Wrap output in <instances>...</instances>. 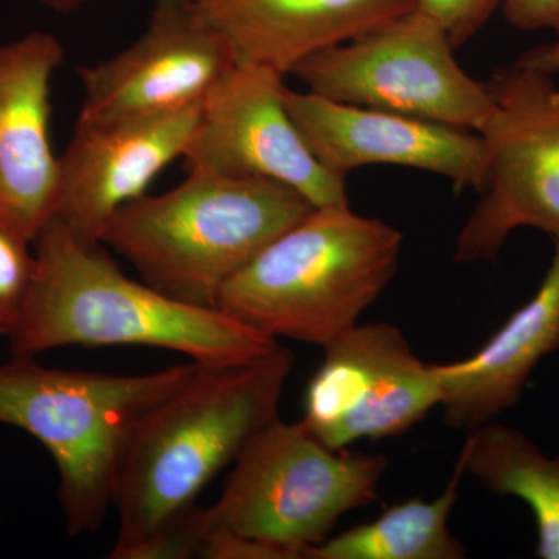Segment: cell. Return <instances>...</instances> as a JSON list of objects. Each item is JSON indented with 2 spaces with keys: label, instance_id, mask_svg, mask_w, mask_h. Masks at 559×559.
<instances>
[{
  "label": "cell",
  "instance_id": "obj_10",
  "mask_svg": "<svg viewBox=\"0 0 559 559\" xmlns=\"http://www.w3.org/2000/svg\"><path fill=\"white\" fill-rule=\"evenodd\" d=\"M285 79L263 66L230 70L202 102L187 171L277 180L316 209L349 205L345 180L316 159L289 116Z\"/></svg>",
  "mask_w": 559,
  "mask_h": 559
},
{
  "label": "cell",
  "instance_id": "obj_25",
  "mask_svg": "<svg viewBox=\"0 0 559 559\" xmlns=\"http://www.w3.org/2000/svg\"><path fill=\"white\" fill-rule=\"evenodd\" d=\"M39 2L58 13L66 14L79 9L86 0H39Z\"/></svg>",
  "mask_w": 559,
  "mask_h": 559
},
{
  "label": "cell",
  "instance_id": "obj_5",
  "mask_svg": "<svg viewBox=\"0 0 559 559\" xmlns=\"http://www.w3.org/2000/svg\"><path fill=\"white\" fill-rule=\"evenodd\" d=\"M198 369L190 360L151 373L114 374L53 369L28 356H11L0 366V423L25 430L50 452L68 535L103 527L132 428Z\"/></svg>",
  "mask_w": 559,
  "mask_h": 559
},
{
  "label": "cell",
  "instance_id": "obj_7",
  "mask_svg": "<svg viewBox=\"0 0 559 559\" xmlns=\"http://www.w3.org/2000/svg\"><path fill=\"white\" fill-rule=\"evenodd\" d=\"M454 50L436 22L414 10L311 55L290 75L330 100L480 132L495 102Z\"/></svg>",
  "mask_w": 559,
  "mask_h": 559
},
{
  "label": "cell",
  "instance_id": "obj_16",
  "mask_svg": "<svg viewBox=\"0 0 559 559\" xmlns=\"http://www.w3.org/2000/svg\"><path fill=\"white\" fill-rule=\"evenodd\" d=\"M559 349V240L539 288L469 358L433 364L440 407L452 429L495 421L520 401L540 360Z\"/></svg>",
  "mask_w": 559,
  "mask_h": 559
},
{
  "label": "cell",
  "instance_id": "obj_23",
  "mask_svg": "<svg viewBox=\"0 0 559 559\" xmlns=\"http://www.w3.org/2000/svg\"><path fill=\"white\" fill-rule=\"evenodd\" d=\"M502 11L518 31H550L559 36V0H503Z\"/></svg>",
  "mask_w": 559,
  "mask_h": 559
},
{
  "label": "cell",
  "instance_id": "obj_8",
  "mask_svg": "<svg viewBox=\"0 0 559 559\" xmlns=\"http://www.w3.org/2000/svg\"><path fill=\"white\" fill-rule=\"evenodd\" d=\"M485 84L495 102L479 132L487 175L455 240L462 264L498 259L522 227L559 240V90L550 75L514 64Z\"/></svg>",
  "mask_w": 559,
  "mask_h": 559
},
{
  "label": "cell",
  "instance_id": "obj_9",
  "mask_svg": "<svg viewBox=\"0 0 559 559\" xmlns=\"http://www.w3.org/2000/svg\"><path fill=\"white\" fill-rule=\"evenodd\" d=\"M323 352L300 421L331 450L403 436L440 406L433 364L415 355L399 326L359 322Z\"/></svg>",
  "mask_w": 559,
  "mask_h": 559
},
{
  "label": "cell",
  "instance_id": "obj_14",
  "mask_svg": "<svg viewBox=\"0 0 559 559\" xmlns=\"http://www.w3.org/2000/svg\"><path fill=\"white\" fill-rule=\"evenodd\" d=\"M64 61L57 36L32 31L0 46V221L35 242L55 218L60 157L50 139L51 80Z\"/></svg>",
  "mask_w": 559,
  "mask_h": 559
},
{
  "label": "cell",
  "instance_id": "obj_17",
  "mask_svg": "<svg viewBox=\"0 0 559 559\" xmlns=\"http://www.w3.org/2000/svg\"><path fill=\"white\" fill-rule=\"evenodd\" d=\"M460 451L466 474L491 495L527 503L536 524L535 557L559 559V455L498 419L471 430Z\"/></svg>",
  "mask_w": 559,
  "mask_h": 559
},
{
  "label": "cell",
  "instance_id": "obj_2",
  "mask_svg": "<svg viewBox=\"0 0 559 559\" xmlns=\"http://www.w3.org/2000/svg\"><path fill=\"white\" fill-rule=\"evenodd\" d=\"M294 364L293 352L278 345L241 366H200L182 388L139 418L117 477L119 535L110 559H120L194 506L202 489L278 418Z\"/></svg>",
  "mask_w": 559,
  "mask_h": 559
},
{
  "label": "cell",
  "instance_id": "obj_13",
  "mask_svg": "<svg viewBox=\"0 0 559 559\" xmlns=\"http://www.w3.org/2000/svg\"><path fill=\"white\" fill-rule=\"evenodd\" d=\"M201 105L124 119L79 117L60 157L55 218L80 237L102 242L116 213L146 194L156 176L183 156Z\"/></svg>",
  "mask_w": 559,
  "mask_h": 559
},
{
  "label": "cell",
  "instance_id": "obj_15",
  "mask_svg": "<svg viewBox=\"0 0 559 559\" xmlns=\"http://www.w3.org/2000/svg\"><path fill=\"white\" fill-rule=\"evenodd\" d=\"M240 64L288 76L311 55L415 10V0H193Z\"/></svg>",
  "mask_w": 559,
  "mask_h": 559
},
{
  "label": "cell",
  "instance_id": "obj_6",
  "mask_svg": "<svg viewBox=\"0 0 559 559\" xmlns=\"http://www.w3.org/2000/svg\"><path fill=\"white\" fill-rule=\"evenodd\" d=\"M389 460L331 450L299 423L277 418L235 460L219 499L205 507L209 532L235 533L293 551L329 539L337 522L370 506Z\"/></svg>",
  "mask_w": 559,
  "mask_h": 559
},
{
  "label": "cell",
  "instance_id": "obj_11",
  "mask_svg": "<svg viewBox=\"0 0 559 559\" xmlns=\"http://www.w3.org/2000/svg\"><path fill=\"white\" fill-rule=\"evenodd\" d=\"M238 64L229 40L198 13L193 0H156L135 43L80 69V119L154 116L201 105Z\"/></svg>",
  "mask_w": 559,
  "mask_h": 559
},
{
  "label": "cell",
  "instance_id": "obj_1",
  "mask_svg": "<svg viewBox=\"0 0 559 559\" xmlns=\"http://www.w3.org/2000/svg\"><path fill=\"white\" fill-rule=\"evenodd\" d=\"M33 245L35 277L9 337L11 356L38 358L68 345H142L204 367H234L280 345L219 308L183 304L128 277L103 242L80 237L58 218Z\"/></svg>",
  "mask_w": 559,
  "mask_h": 559
},
{
  "label": "cell",
  "instance_id": "obj_3",
  "mask_svg": "<svg viewBox=\"0 0 559 559\" xmlns=\"http://www.w3.org/2000/svg\"><path fill=\"white\" fill-rule=\"evenodd\" d=\"M312 205L277 180L189 173L116 213L102 242L173 299L218 308L224 286Z\"/></svg>",
  "mask_w": 559,
  "mask_h": 559
},
{
  "label": "cell",
  "instance_id": "obj_18",
  "mask_svg": "<svg viewBox=\"0 0 559 559\" xmlns=\"http://www.w3.org/2000/svg\"><path fill=\"white\" fill-rule=\"evenodd\" d=\"M457 460L447 488L436 499H409L377 520L345 530L308 547L305 559H463L466 549L450 530V518L465 476Z\"/></svg>",
  "mask_w": 559,
  "mask_h": 559
},
{
  "label": "cell",
  "instance_id": "obj_19",
  "mask_svg": "<svg viewBox=\"0 0 559 559\" xmlns=\"http://www.w3.org/2000/svg\"><path fill=\"white\" fill-rule=\"evenodd\" d=\"M32 245L0 221V336L16 330L31 293L36 271Z\"/></svg>",
  "mask_w": 559,
  "mask_h": 559
},
{
  "label": "cell",
  "instance_id": "obj_4",
  "mask_svg": "<svg viewBox=\"0 0 559 559\" xmlns=\"http://www.w3.org/2000/svg\"><path fill=\"white\" fill-rule=\"evenodd\" d=\"M403 234L349 205L312 209L224 286L218 308L272 340L326 348L399 271Z\"/></svg>",
  "mask_w": 559,
  "mask_h": 559
},
{
  "label": "cell",
  "instance_id": "obj_24",
  "mask_svg": "<svg viewBox=\"0 0 559 559\" xmlns=\"http://www.w3.org/2000/svg\"><path fill=\"white\" fill-rule=\"evenodd\" d=\"M518 68L536 70L546 75H558L559 73V36L557 40L544 46L522 51L520 58L514 61Z\"/></svg>",
  "mask_w": 559,
  "mask_h": 559
},
{
  "label": "cell",
  "instance_id": "obj_21",
  "mask_svg": "<svg viewBox=\"0 0 559 559\" xmlns=\"http://www.w3.org/2000/svg\"><path fill=\"white\" fill-rule=\"evenodd\" d=\"M503 0H415V10L439 25L454 49L465 46L491 20Z\"/></svg>",
  "mask_w": 559,
  "mask_h": 559
},
{
  "label": "cell",
  "instance_id": "obj_22",
  "mask_svg": "<svg viewBox=\"0 0 559 559\" xmlns=\"http://www.w3.org/2000/svg\"><path fill=\"white\" fill-rule=\"evenodd\" d=\"M202 559H297L293 551L235 533L212 530L205 536Z\"/></svg>",
  "mask_w": 559,
  "mask_h": 559
},
{
  "label": "cell",
  "instance_id": "obj_20",
  "mask_svg": "<svg viewBox=\"0 0 559 559\" xmlns=\"http://www.w3.org/2000/svg\"><path fill=\"white\" fill-rule=\"evenodd\" d=\"M207 533L205 507L194 503L139 540L120 559L201 558Z\"/></svg>",
  "mask_w": 559,
  "mask_h": 559
},
{
  "label": "cell",
  "instance_id": "obj_12",
  "mask_svg": "<svg viewBox=\"0 0 559 559\" xmlns=\"http://www.w3.org/2000/svg\"><path fill=\"white\" fill-rule=\"evenodd\" d=\"M285 103L316 159L337 178L393 165L443 176L460 191L484 187L487 153L479 132L289 87Z\"/></svg>",
  "mask_w": 559,
  "mask_h": 559
}]
</instances>
